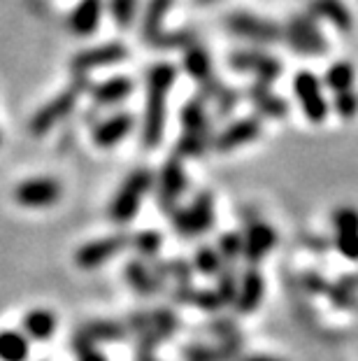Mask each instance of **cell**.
Masks as SVG:
<instances>
[{
    "mask_svg": "<svg viewBox=\"0 0 358 361\" xmlns=\"http://www.w3.org/2000/svg\"><path fill=\"white\" fill-rule=\"evenodd\" d=\"M177 71L167 63H158L147 75V105H144V147H158L165 126V101L170 94Z\"/></svg>",
    "mask_w": 358,
    "mask_h": 361,
    "instance_id": "obj_1",
    "label": "cell"
},
{
    "mask_svg": "<svg viewBox=\"0 0 358 361\" xmlns=\"http://www.w3.org/2000/svg\"><path fill=\"white\" fill-rule=\"evenodd\" d=\"M151 182H154V178H151L149 171H135L128 175L110 203V219L117 221V224L131 221L138 214L147 191L151 189Z\"/></svg>",
    "mask_w": 358,
    "mask_h": 361,
    "instance_id": "obj_2",
    "label": "cell"
},
{
    "mask_svg": "<svg viewBox=\"0 0 358 361\" xmlns=\"http://www.w3.org/2000/svg\"><path fill=\"white\" fill-rule=\"evenodd\" d=\"M63 187L54 178H28L14 187V203L21 207H30V210H42V207H51L60 201Z\"/></svg>",
    "mask_w": 358,
    "mask_h": 361,
    "instance_id": "obj_3",
    "label": "cell"
},
{
    "mask_svg": "<svg viewBox=\"0 0 358 361\" xmlns=\"http://www.w3.org/2000/svg\"><path fill=\"white\" fill-rule=\"evenodd\" d=\"M212 224H215V203H212L210 194H200L191 205L174 214L177 231L188 238L205 233L207 228H212Z\"/></svg>",
    "mask_w": 358,
    "mask_h": 361,
    "instance_id": "obj_4",
    "label": "cell"
},
{
    "mask_svg": "<svg viewBox=\"0 0 358 361\" xmlns=\"http://www.w3.org/2000/svg\"><path fill=\"white\" fill-rule=\"evenodd\" d=\"M293 91H295V98H298V103L302 107L305 117L309 121H319L326 119V114H328V103H326L324 98V91H321V84L314 78L312 73H298L293 80Z\"/></svg>",
    "mask_w": 358,
    "mask_h": 361,
    "instance_id": "obj_5",
    "label": "cell"
},
{
    "mask_svg": "<svg viewBox=\"0 0 358 361\" xmlns=\"http://www.w3.org/2000/svg\"><path fill=\"white\" fill-rule=\"evenodd\" d=\"M205 128H207V117H205L203 105L198 101L186 103L181 112V149L184 154H200L205 147Z\"/></svg>",
    "mask_w": 358,
    "mask_h": 361,
    "instance_id": "obj_6",
    "label": "cell"
},
{
    "mask_svg": "<svg viewBox=\"0 0 358 361\" xmlns=\"http://www.w3.org/2000/svg\"><path fill=\"white\" fill-rule=\"evenodd\" d=\"M77 96H79L77 89H68L60 96L51 98V101L44 105L42 110H37L35 117L30 119V130H33L35 135H42V133H47L49 128H54L60 119H65L68 114L72 112L75 103H77Z\"/></svg>",
    "mask_w": 358,
    "mask_h": 361,
    "instance_id": "obj_7",
    "label": "cell"
},
{
    "mask_svg": "<svg viewBox=\"0 0 358 361\" xmlns=\"http://www.w3.org/2000/svg\"><path fill=\"white\" fill-rule=\"evenodd\" d=\"M335 245L340 255L349 261H358V210L354 207H340L333 217Z\"/></svg>",
    "mask_w": 358,
    "mask_h": 361,
    "instance_id": "obj_8",
    "label": "cell"
},
{
    "mask_svg": "<svg viewBox=\"0 0 358 361\" xmlns=\"http://www.w3.org/2000/svg\"><path fill=\"white\" fill-rule=\"evenodd\" d=\"M286 37L298 54H309V56L326 54V40L317 30L314 21L307 17H295L291 24L286 26Z\"/></svg>",
    "mask_w": 358,
    "mask_h": 361,
    "instance_id": "obj_9",
    "label": "cell"
},
{
    "mask_svg": "<svg viewBox=\"0 0 358 361\" xmlns=\"http://www.w3.org/2000/svg\"><path fill=\"white\" fill-rule=\"evenodd\" d=\"M228 28H231L233 35L247 37V40H254V42H275L281 35V30L275 24H270V21H265V19H258L254 14H245V12L228 17Z\"/></svg>",
    "mask_w": 358,
    "mask_h": 361,
    "instance_id": "obj_10",
    "label": "cell"
},
{
    "mask_svg": "<svg viewBox=\"0 0 358 361\" xmlns=\"http://www.w3.org/2000/svg\"><path fill=\"white\" fill-rule=\"evenodd\" d=\"M231 66L235 68V71L254 73L263 82H272L281 73V66L277 63V61L272 56H268V54H263V51H247V49L235 51L231 56Z\"/></svg>",
    "mask_w": 358,
    "mask_h": 361,
    "instance_id": "obj_11",
    "label": "cell"
},
{
    "mask_svg": "<svg viewBox=\"0 0 358 361\" xmlns=\"http://www.w3.org/2000/svg\"><path fill=\"white\" fill-rule=\"evenodd\" d=\"M275 243H277V233L268 224H263V221H254L247 228V235H242V255L251 264H256V261L268 257V252L275 247Z\"/></svg>",
    "mask_w": 358,
    "mask_h": 361,
    "instance_id": "obj_12",
    "label": "cell"
},
{
    "mask_svg": "<svg viewBox=\"0 0 358 361\" xmlns=\"http://www.w3.org/2000/svg\"><path fill=\"white\" fill-rule=\"evenodd\" d=\"M124 59H126L124 44H103V47L87 49V51L77 54L72 61V66L77 73H89V71H94V68L119 63V61H124Z\"/></svg>",
    "mask_w": 358,
    "mask_h": 361,
    "instance_id": "obj_13",
    "label": "cell"
},
{
    "mask_svg": "<svg viewBox=\"0 0 358 361\" xmlns=\"http://www.w3.org/2000/svg\"><path fill=\"white\" fill-rule=\"evenodd\" d=\"M131 130H133V117L128 112H119L114 117L105 119L103 124H98V128L94 130V145L96 147L110 149L124 140Z\"/></svg>",
    "mask_w": 358,
    "mask_h": 361,
    "instance_id": "obj_14",
    "label": "cell"
},
{
    "mask_svg": "<svg viewBox=\"0 0 358 361\" xmlns=\"http://www.w3.org/2000/svg\"><path fill=\"white\" fill-rule=\"evenodd\" d=\"M126 240L124 238H103V240H94L77 252L75 261L82 266V268H94V266H101L105 264L108 259L117 257L121 250H124Z\"/></svg>",
    "mask_w": 358,
    "mask_h": 361,
    "instance_id": "obj_15",
    "label": "cell"
},
{
    "mask_svg": "<svg viewBox=\"0 0 358 361\" xmlns=\"http://www.w3.org/2000/svg\"><path fill=\"white\" fill-rule=\"evenodd\" d=\"M103 17V0H79L68 19V28L75 35H91Z\"/></svg>",
    "mask_w": 358,
    "mask_h": 361,
    "instance_id": "obj_16",
    "label": "cell"
},
{
    "mask_svg": "<svg viewBox=\"0 0 358 361\" xmlns=\"http://www.w3.org/2000/svg\"><path fill=\"white\" fill-rule=\"evenodd\" d=\"M258 133H261V124H258L256 119H240L228 126L224 133L217 137V149L233 152V149L242 147V145L256 140Z\"/></svg>",
    "mask_w": 358,
    "mask_h": 361,
    "instance_id": "obj_17",
    "label": "cell"
},
{
    "mask_svg": "<svg viewBox=\"0 0 358 361\" xmlns=\"http://www.w3.org/2000/svg\"><path fill=\"white\" fill-rule=\"evenodd\" d=\"M263 294H265V280L261 278L258 271H249L242 280V287L235 296V303H238V312L242 314H249L254 312L258 305L263 301Z\"/></svg>",
    "mask_w": 358,
    "mask_h": 361,
    "instance_id": "obj_18",
    "label": "cell"
},
{
    "mask_svg": "<svg viewBox=\"0 0 358 361\" xmlns=\"http://www.w3.org/2000/svg\"><path fill=\"white\" fill-rule=\"evenodd\" d=\"M28 338L35 341H47L56 331V314L47 308H35L24 317V329H21Z\"/></svg>",
    "mask_w": 358,
    "mask_h": 361,
    "instance_id": "obj_19",
    "label": "cell"
},
{
    "mask_svg": "<svg viewBox=\"0 0 358 361\" xmlns=\"http://www.w3.org/2000/svg\"><path fill=\"white\" fill-rule=\"evenodd\" d=\"M30 343L24 331H0V361H26Z\"/></svg>",
    "mask_w": 358,
    "mask_h": 361,
    "instance_id": "obj_20",
    "label": "cell"
},
{
    "mask_svg": "<svg viewBox=\"0 0 358 361\" xmlns=\"http://www.w3.org/2000/svg\"><path fill=\"white\" fill-rule=\"evenodd\" d=\"M309 10H312V14L328 19L331 24H335L342 30L352 28V17H349L347 7L342 5V0H312Z\"/></svg>",
    "mask_w": 358,
    "mask_h": 361,
    "instance_id": "obj_21",
    "label": "cell"
},
{
    "mask_svg": "<svg viewBox=\"0 0 358 361\" xmlns=\"http://www.w3.org/2000/svg\"><path fill=\"white\" fill-rule=\"evenodd\" d=\"M158 184H161V203L172 205L181 196V191L186 189V178H184V173H181L179 164L167 166L161 175V180H158Z\"/></svg>",
    "mask_w": 358,
    "mask_h": 361,
    "instance_id": "obj_22",
    "label": "cell"
},
{
    "mask_svg": "<svg viewBox=\"0 0 358 361\" xmlns=\"http://www.w3.org/2000/svg\"><path fill=\"white\" fill-rule=\"evenodd\" d=\"M131 91H133V82L131 80H128V78H114V80L98 84V87L94 89V98L98 103H103V105H112V103L124 101Z\"/></svg>",
    "mask_w": 358,
    "mask_h": 361,
    "instance_id": "obj_23",
    "label": "cell"
},
{
    "mask_svg": "<svg viewBox=\"0 0 358 361\" xmlns=\"http://www.w3.org/2000/svg\"><path fill=\"white\" fill-rule=\"evenodd\" d=\"M174 0H151L147 17H144V37L151 42H156V37H161V24L165 14L170 12Z\"/></svg>",
    "mask_w": 358,
    "mask_h": 361,
    "instance_id": "obj_24",
    "label": "cell"
},
{
    "mask_svg": "<svg viewBox=\"0 0 358 361\" xmlns=\"http://www.w3.org/2000/svg\"><path fill=\"white\" fill-rule=\"evenodd\" d=\"M184 68H186V73L191 75V78H196L198 82L210 80V56H207V51L200 49V47H186Z\"/></svg>",
    "mask_w": 358,
    "mask_h": 361,
    "instance_id": "obj_25",
    "label": "cell"
},
{
    "mask_svg": "<svg viewBox=\"0 0 358 361\" xmlns=\"http://www.w3.org/2000/svg\"><path fill=\"white\" fill-rule=\"evenodd\" d=\"M326 84L328 89H333L335 94H342V91H352L354 87V68L340 61V63H333L326 73Z\"/></svg>",
    "mask_w": 358,
    "mask_h": 361,
    "instance_id": "obj_26",
    "label": "cell"
},
{
    "mask_svg": "<svg viewBox=\"0 0 358 361\" xmlns=\"http://www.w3.org/2000/svg\"><path fill=\"white\" fill-rule=\"evenodd\" d=\"M251 96H254V101L258 103V107L265 110V114H270V117H281V114H286V103L281 101V98L272 96L270 91L263 87V84H258V87L251 91Z\"/></svg>",
    "mask_w": 358,
    "mask_h": 361,
    "instance_id": "obj_27",
    "label": "cell"
},
{
    "mask_svg": "<svg viewBox=\"0 0 358 361\" xmlns=\"http://www.w3.org/2000/svg\"><path fill=\"white\" fill-rule=\"evenodd\" d=\"M135 7H138V0H110L112 17L119 26H124V28L133 24Z\"/></svg>",
    "mask_w": 358,
    "mask_h": 361,
    "instance_id": "obj_28",
    "label": "cell"
},
{
    "mask_svg": "<svg viewBox=\"0 0 358 361\" xmlns=\"http://www.w3.org/2000/svg\"><path fill=\"white\" fill-rule=\"evenodd\" d=\"M335 112L345 119H352L358 114V94L356 91H342L335 94Z\"/></svg>",
    "mask_w": 358,
    "mask_h": 361,
    "instance_id": "obj_29",
    "label": "cell"
},
{
    "mask_svg": "<svg viewBox=\"0 0 358 361\" xmlns=\"http://www.w3.org/2000/svg\"><path fill=\"white\" fill-rule=\"evenodd\" d=\"M198 264H200L203 268L207 266L210 271H217V268H219V257L215 255V252H210V257H205V250H203L200 257H198Z\"/></svg>",
    "mask_w": 358,
    "mask_h": 361,
    "instance_id": "obj_30",
    "label": "cell"
},
{
    "mask_svg": "<svg viewBox=\"0 0 358 361\" xmlns=\"http://www.w3.org/2000/svg\"><path fill=\"white\" fill-rule=\"evenodd\" d=\"M245 361H279V359H272V357H249Z\"/></svg>",
    "mask_w": 358,
    "mask_h": 361,
    "instance_id": "obj_31",
    "label": "cell"
},
{
    "mask_svg": "<svg viewBox=\"0 0 358 361\" xmlns=\"http://www.w3.org/2000/svg\"><path fill=\"white\" fill-rule=\"evenodd\" d=\"M198 3H215V0H198Z\"/></svg>",
    "mask_w": 358,
    "mask_h": 361,
    "instance_id": "obj_32",
    "label": "cell"
}]
</instances>
